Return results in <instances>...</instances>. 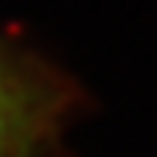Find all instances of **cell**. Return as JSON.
Here are the masks:
<instances>
[{"label":"cell","instance_id":"1","mask_svg":"<svg viewBox=\"0 0 157 157\" xmlns=\"http://www.w3.org/2000/svg\"><path fill=\"white\" fill-rule=\"evenodd\" d=\"M58 109L48 74L0 42V157H35L52 138Z\"/></svg>","mask_w":157,"mask_h":157}]
</instances>
